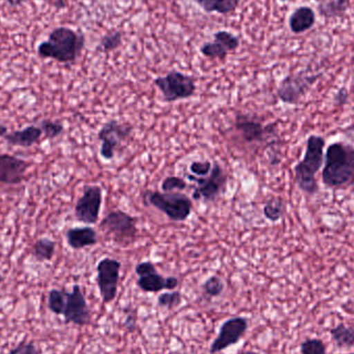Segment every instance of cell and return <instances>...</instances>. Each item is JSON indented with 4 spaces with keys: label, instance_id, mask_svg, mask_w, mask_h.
<instances>
[{
    "label": "cell",
    "instance_id": "obj_1",
    "mask_svg": "<svg viewBox=\"0 0 354 354\" xmlns=\"http://www.w3.org/2000/svg\"><path fill=\"white\" fill-rule=\"evenodd\" d=\"M85 47L82 32L70 27H56L50 32L47 41L37 46V55L49 58L64 64H74Z\"/></svg>",
    "mask_w": 354,
    "mask_h": 354
},
{
    "label": "cell",
    "instance_id": "obj_2",
    "mask_svg": "<svg viewBox=\"0 0 354 354\" xmlns=\"http://www.w3.org/2000/svg\"><path fill=\"white\" fill-rule=\"evenodd\" d=\"M322 181L334 189L354 187V147L343 142L328 147Z\"/></svg>",
    "mask_w": 354,
    "mask_h": 354
},
{
    "label": "cell",
    "instance_id": "obj_3",
    "mask_svg": "<svg viewBox=\"0 0 354 354\" xmlns=\"http://www.w3.org/2000/svg\"><path fill=\"white\" fill-rule=\"evenodd\" d=\"M324 147L326 141L322 137L310 136L304 159L295 167V183L301 191L308 195H315L319 189L316 174L324 164Z\"/></svg>",
    "mask_w": 354,
    "mask_h": 354
},
{
    "label": "cell",
    "instance_id": "obj_4",
    "mask_svg": "<svg viewBox=\"0 0 354 354\" xmlns=\"http://www.w3.org/2000/svg\"><path fill=\"white\" fill-rule=\"evenodd\" d=\"M143 203L163 212L172 222H185L191 216L193 202L185 194L164 193L160 191H145Z\"/></svg>",
    "mask_w": 354,
    "mask_h": 354
},
{
    "label": "cell",
    "instance_id": "obj_5",
    "mask_svg": "<svg viewBox=\"0 0 354 354\" xmlns=\"http://www.w3.org/2000/svg\"><path fill=\"white\" fill-rule=\"evenodd\" d=\"M137 222L138 220L132 214L116 209L102 220L99 228L118 245H132L139 235Z\"/></svg>",
    "mask_w": 354,
    "mask_h": 354
},
{
    "label": "cell",
    "instance_id": "obj_6",
    "mask_svg": "<svg viewBox=\"0 0 354 354\" xmlns=\"http://www.w3.org/2000/svg\"><path fill=\"white\" fill-rule=\"evenodd\" d=\"M153 84L161 91L165 103H174L194 97L197 91L196 78L179 71H170L165 76H159Z\"/></svg>",
    "mask_w": 354,
    "mask_h": 354
},
{
    "label": "cell",
    "instance_id": "obj_7",
    "mask_svg": "<svg viewBox=\"0 0 354 354\" xmlns=\"http://www.w3.org/2000/svg\"><path fill=\"white\" fill-rule=\"evenodd\" d=\"M187 179L196 183L192 198L204 203L216 201L222 195L228 183V176L218 162L212 163V171L207 176L196 177L189 174H187Z\"/></svg>",
    "mask_w": 354,
    "mask_h": 354
},
{
    "label": "cell",
    "instance_id": "obj_8",
    "mask_svg": "<svg viewBox=\"0 0 354 354\" xmlns=\"http://www.w3.org/2000/svg\"><path fill=\"white\" fill-rule=\"evenodd\" d=\"M134 127L127 122L111 120L106 122L97 133V139L101 142L100 155L105 161H112L116 151L132 137Z\"/></svg>",
    "mask_w": 354,
    "mask_h": 354
},
{
    "label": "cell",
    "instance_id": "obj_9",
    "mask_svg": "<svg viewBox=\"0 0 354 354\" xmlns=\"http://www.w3.org/2000/svg\"><path fill=\"white\" fill-rule=\"evenodd\" d=\"M122 263L111 257L100 260L97 266V284L104 304H110L116 299L120 284Z\"/></svg>",
    "mask_w": 354,
    "mask_h": 354
},
{
    "label": "cell",
    "instance_id": "obj_10",
    "mask_svg": "<svg viewBox=\"0 0 354 354\" xmlns=\"http://www.w3.org/2000/svg\"><path fill=\"white\" fill-rule=\"evenodd\" d=\"M103 203V191L97 185H87L83 187L82 196L75 205V218L86 225L97 224Z\"/></svg>",
    "mask_w": 354,
    "mask_h": 354
},
{
    "label": "cell",
    "instance_id": "obj_11",
    "mask_svg": "<svg viewBox=\"0 0 354 354\" xmlns=\"http://www.w3.org/2000/svg\"><path fill=\"white\" fill-rule=\"evenodd\" d=\"M235 132L245 145H255L263 143L274 135L276 128L274 124L264 126L257 118L249 114L237 113L234 120Z\"/></svg>",
    "mask_w": 354,
    "mask_h": 354
},
{
    "label": "cell",
    "instance_id": "obj_12",
    "mask_svg": "<svg viewBox=\"0 0 354 354\" xmlns=\"http://www.w3.org/2000/svg\"><path fill=\"white\" fill-rule=\"evenodd\" d=\"M64 324L85 326L91 324V313L84 293L79 285H74L72 291L66 292V306L64 314Z\"/></svg>",
    "mask_w": 354,
    "mask_h": 354
},
{
    "label": "cell",
    "instance_id": "obj_13",
    "mask_svg": "<svg viewBox=\"0 0 354 354\" xmlns=\"http://www.w3.org/2000/svg\"><path fill=\"white\" fill-rule=\"evenodd\" d=\"M249 328L247 318L236 316L227 319L221 326L218 336L210 345L209 353L216 354L237 344Z\"/></svg>",
    "mask_w": 354,
    "mask_h": 354
},
{
    "label": "cell",
    "instance_id": "obj_14",
    "mask_svg": "<svg viewBox=\"0 0 354 354\" xmlns=\"http://www.w3.org/2000/svg\"><path fill=\"white\" fill-rule=\"evenodd\" d=\"M317 78L318 76H308L303 73L287 76L279 85L277 95L283 103L297 104Z\"/></svg>",
    "mask_w": 354,
    "mask_h": 354
},
{
    "label": "cell",
    "instance_id": "obj_15",
    "mask_svg": "<svg viewBox=\"0 0 354 354\" xmlns=\"http://www.w3.org/2000/svg\"><path fill=\"white\" fill-rule=\"evenodd\" d=\"M29 166L26 160L8 153L0 155V183L19 185L24 180Z\"/></svg>",
    "mask_w": 354,
    "mask_h": 354
},
{
    "label": "cell",
    "instance_id": "obj_16",
    "mask_svg": "<svg viewBox=\"0 0 354 354\" xmlns=\"http://www.w3.org/2000/svg\"><path fill=\"white\" fill-rule=\"evenodd\" d=\"M179 285V280L176 277H165L162 276L159 272H153L151 274H145V276L139 277L137 280V286L149 293L161 292L162 290L174 291Z\"/></svg>",
    "mask_w": 354,
    "mask_h": 354
},
{
    "label": "cell",
    "instance_id": "obj_17",
    "mask_svg": "<svg viewBox=\"0 0 354 354\" xmlns=\"http://www.w3.org/2000/svg\"><path fill=\"white\" fill-rule=\"evenodd\" d=\"M66 243L73 250H82L84 248L93 247L99 241L97 232L93 227H74L66 230Z\"/></svg>",
    "mask_w": 354,
    "mask_h": 354
},
{
    "label": "cell",
    "instance_id": "obj_18",
    "mask_svg": "<svg viewBox=\"0 0 354 354\" xmlns=\"http://www.w3.org/2000/svg\"><path fill=\"white\" fill-rule=\"evenodd\" d=\"M43 131L41 128L35 126H28L20 131H14L12 133H8L3 137L6 142L12 147H31L37 145L41 140Z\"/></svg>",
    "mask_w": 354,
    "mask_h": 354
},
{
    "label": "cell",
    "instance_id": "obj_19",
    "mask_svg": "<svg viewBox=\"0 0 354 354\" xmlns=\"http://www.w3.org/2000/svg\"><path fill=\"white\" fill-rule=\"evenodd\" d=\"M316 17L314 10L309 6H301L291 14L289 26L295 33H303L309 30L315 24Z\"/></svg>",
    "mask_w": 354,
    "mask_h": 354
},
{
    "label": "cell",
    "instance_id": "obj_20",
    "mask_svg": "<svg viewBox=\"0 0 354 354\" xmlns=\"http://www.w3.org/2000/svg\"><path fill=\"white\" fill-rule=\"evenodd\" d=\"M207 14L228 15L239 8L241 0H194Z\"/></svg>",
    "mask_w": 354,
    "mask_h": 354
},
{
    "label": "cell",
    "instance_id": "obj_21",
    "mask_svg": "<svg viewBox=\"0 0 354 354\" xmlns=\"http://www.w3.org/2000/svg\"><path fill=\"white\" fill-rule=\"evenodd\" d=\"M56 243L52 239L43 237L33 243L31 255L37 261H51L55 255Z\"/></svg>",
    "mask_w": 354,
    "mask_h": 354
},
{
    "label": "cell",
    "instance_id": "obj_22",
    "mask_svg": "<svg viewBox=\"0 0 354 354\" xmlns=\"http://www.w3.org/2000/svg\"><path fill=\"white\" fill-rule=\"evenodd\" d=\"M330 335L339 348H354V328L340 324L330 328Z\"/></svg>",
    "mask_w": 354,
    "mask_h": 354
},
{
    "label": "cell",
    "instance_id": "obj_23",
    "mask_svg": "<svg viewBox=\"0 0 354 354\" xmlns=\"http://www.w3.org/2000/svg\"><path fill=\"white\" fill-rule=\"evenodd\" d=\"M285 209L286 206H285L284 200L281 197H272L266 201L263 207V214L268 221L276 223L283 218Z\"/></svg>",
    "mask_w": 354,
    "mask_h": 354
},
{
    "label": "cell",
    "instance_id": "obj_24",
    "mask_svg": "<svg viewBox=\"0 0 354 354\" xmlns=\"http://www.w3.org/2000/svg\"><path fill=\"white\" fill-rule=\"evenodd\" d=\"M202 292L204 297L208 299H214V297H220L225 290V283L221 277L210 276L209 278L204 281L203 284L201 285Z\"/></svg>",
    "mask_w": 354,
    "mask_h": 354
},
{
    "label": "cell",
    "instance_id": "obj_25",
    "mask_svg": "<svg viewBox=\"0 0 354 354\" xmlns=\"http://www.w3.org/2000/svg\"><path fill=\"white\" fill-rule=\"evenodd\" d=\"M122 43V32L120 30H111L104 35L97 45V50L103 53L115 51Z\"/></svg>",
    "mask_w": 354,
    "mask_h": 354
},
{
    "label": "cell",
    "instance_id": "obj_26",
    "mask_svg": "<svg viewBox=\"0 0 354 354\" xmlns=\"http://www.w3.org/2000/svg\"><path fill=\"white\" fill-rule=\"evenodd\" d=\"M66 290L51 289L48 293V308L55 315H62L66 306Z\"/></svg>",
    "mask_w": 354,
    "mask_h": 354
},
{
    "label": "cell",
    "instance_id": "obj_27",
    "mask_svg": "<svg viewBox=\"0 0 354 354\" xmlns=\"http://www.w3.org/2000/svg\"><path fill=\"white\" fill-rule=\"evenodd\" d=\"M200 52L205 57L210 58V59H218L221 62H224L229 54V52L216 41H208V43L204 44L200 48Z\"/></svg>",
    "mask_w": 354,
    "mask_h": 354
},
{
    "label": "cell",
    "instance_id": "obj_28",
    "mask_svg": "<svg viewBox=\"0 0 354 354\" xmlns=\"http://www.w3.org/2000/svg\"><path fill=\"white\" fill-rule=\"evenodd\" d=\"M214 41H218L228 52L235 51L241 45L239 37L227 30H218L214 32Z\"/></svg>",
    "mask_w": 354,
    "mask_h": 354
},
{
    "label": "cell",
    "instance_id": "obj_29",
    "mask_svg": "<svg viewBox=\"0 0 354 354\" xmlns=\"http://www.w3.org/2000/svg\"><path fill=\"white\" fill-rule=\"evenodd\" d=\"M347 6L348 0H328L319 6V12L326 17H336L345 12Z\"/></svg>",
    "mask_w": 354,
    "mask_h": 354
},
{
    "label": "cell",
    "instance_id": "obj_30",
    "mask_svg": "<svg viewBox=\"0 0 354 354\" xmlns=\"http://www.w3.org/2000/svg\"><path fill=\"white\" fill-rule=\"evenodd\" d=\"M181 301H183V295L179 291H168V292L162 293L158 297V306L165 309H174L180 306Z\"/></svg>",
    "mask_w": 354,
    "mask_h": 354
},
{
    "label": "cell",
    "instance_id": "obj_31",
    "mask_svg": "<svg viewBox=\"0 0 354 354\" xmlns=\"http://www.w3.org/2000/svg\"><path fill=\"white\" fill-rule=\"evenodd\" d=\"M187 189V183L183 177L170 176L166 177L161 183V191L164 193L183 192Z\"/></svg>",
    "mask_w": 354,
    "mask_h": 354
},
{
    "label": "cell",
    "instance_id": "obj_32",
    "mask_svg": "<svg viewBox=\"0 0 354 354\" xmlns=\"http://www.w3.org/2000/svg\"><path fill=\"white\" fill-rule=\"evenodd\" d=\"M39 128L43 131L46 139L57 138L64 132V126L59 122H53V120H44L39 124Z\"/></svg>",
    "mask_w": 354,
    "mask_h": 354
},
{
    "label": "cell",
    "instance_id": "obj_33",
    "mask_svg": "<svg viewBox=\"0 0 354 354\" xmlns=\"http://www.w3.org/2000/svg\"><path fill=\"white\" fill-rule=\"evenodd\" d=\"M301 354H326V346L320 339H307L301 344Z\"/></svg>",
    "mask_w": 354,
    "mask_h": 354
},
{
    "label": "cell",
    "instance_id": "obj_34",
    "mask_svg": "<svg viewBox=\"0 0 354 354\" xmlns=\"http://www.w3.org/2000/svg\"><path fill=\"white\" fill-rule=\"evenodd\" d=\"M212 163L209 160L193 161L189 165V174L196 177H205L212 171Z\"/></svg>",
    "mask_w": 354,
    "mask_h": 354
},
{
    "label": "cell",
    "instance_id": "obj_35",
    "mask_svg": "<svg viewBox=\"0 0 354 354\" xmlns=\"http://www.w3.org/2000/svg\"><path fill=\"white\" fill-rule=\"evenodd\" d=\"M6 354H41V351L32 342L22 341Z\"/></svg>",
    "mask_w": 354,
    "mask_h": 354
},
{
    "label": "cell",
    "instance_id": "obj_36",
    "mask_svg": "<svg viewBox=\"0 0 354 354\" xmlns=\"http://www.w3.org/2000/svg\"><path fill=\"white\" fill-rule=\"evenodd\" d=\"M157 270L155 263L151 261L140 262L135 268V272H136L138 277L145 276V274H151V272H157Z\"/></svg>",
    "mask_w": 354,
    "mask_h": 354
},
{
    "label": "cell",
    "instance_id": "obj_37",
    "mask_svg": "<svg viewBox=\"0 0 354 354\" xmlns=\"http://www.w3.org/2000/svg\"><path fill=\"white\" fill-rule=\"evenodd\" d=\"M347 97H348V93H347L346 89H340V91H339V93H337L336 97H335V103H345V102H346Z\"/></svg>",
    "mask_w": 354,
    "mask_h": 354
},
{
    "label": "cell",
    "instance_id": "obj_38",
    "mask_svg": "<svg viewBox=\"0 0 354 354\" xmlns=\"http://www.w3.org/2000/svg\"><path fill=\"white\" fill-rule=\"evenodd\" d=\"M50 6L56 8H64L66 6V0H46Z\"/></svg>",
    "mask_w": 354,
    "mask_h": 354
},
{
    "label": "cell",
    "instance_id": "obj_39",
    "mask_svg": "<svg viewBox=\"0 0 354 354\" xmlns=\"http://www.w3.org/2000/svg\"><path fill=\"white\" fill-rule=\"evenodd\" d=\"M28 1H31V0H6V3L12 6V8H16V6H21V4Z\"/></svg>",
    "mask_w": 354,
    "mask_h": 354
},
{
    "label": "cell",
    "instance_id": "obj_40",
    "mask_svg": "<svg viewBox=\"0 0 354 354\" xmlns=\"http://www.w3.org/2000/svg\"><path fill=\"white\" fill-rule=\"evenodd\" d=\"M8 134V127L0 124V138H3Z\"/></svg>",
    "mask_w": 354,
    "mask_h": 354
},
{
    "label": "cell",
    "instance_id": "obj_41",
    "mask_svg": "<svg viewBox=\"0 0 354 354\" xmlns=\"http://www.w3.org/2000/svg\"><path fill=\"white\" fill-rule=\"evenodd\" d=\"M237 354H259V353H255V351H241V353H239Z\"/></svg>",
    "mask_w": 354,
    "mask_h": 354
},
{
    "label": "cell",
    "instance_id": "obj_42",
    "mask_svg": "<svg viewBox=\"0 0 354 354\" xmlns=\"http://www.w3.org/2000/svg\"><path fill=\"white\" fill-rule=\"evenodd\" d=\"M2 282H3V277H2V274H0V284H1Z\"/></svg>",
    "mask_w": 354,
    "mask_h": 354
},
{
    "label": "cell",
    "instance_id": "obj_43",
    "mask_svg": "<svg viewBox=\"0 0 354 354\" xmlns=\"http://www.w3.org/2000/svg\"><path fill=\"white\" fill-rule=\"evenodd\" d=\"M281 1H288V0H281Z\"/></svg>",
    "mask_w": 354,
    "mask_h": 354
},
{
    "label": "cell",
    "instance_id": "obj_44",
    "mask_svg": "<svg viewBox=\"0 0 354 354\" xmlns=\"http://www.w3.org/2000/svg\"><path fill=\"white\" fill-rule=\"evenodd\" d=\"M347 354H354V353H347Z\"/></svg>",
    "mask_w": 354,
    "mask_h": 354
},
{
    "label": "cell",
    "instance_id": "obj_45",
    "mask_svg": "<svg viewBox=\"0 0 354 354\" xmlns=\"http://www.w3.org/2000/svg\"><path fill=\"white\" fill-rule=\"evenodd\" d=\"M0 49H1V46H0Z\"/></svg>",
    "mask_w": 354,
    "mask_h": 354
}]
</instances>
